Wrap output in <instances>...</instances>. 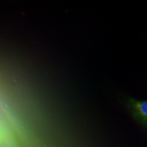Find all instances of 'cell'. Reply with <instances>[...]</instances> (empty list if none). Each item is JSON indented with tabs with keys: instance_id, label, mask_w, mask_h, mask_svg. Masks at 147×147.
Returning <instances> with one entry per match:
<instances>
[{
	"instance_id": "1",
	"label": "cell",
	"mask_w": 147,
	"mask_h": 147,
	"mask_svg": "<svg viewBox=\"0 0 147 147\" xmlns=\"http://www.w3.org/2000/svg\"><path fill=\"white\" fill-rule=\"evenodd\" d=\"M123 102L132 117L142 126L147 127V100L125 97Z\"/></svg>"
},
{
	"instance_id": "2",
	"label": "cell",
	"mask_w": 147,
	"mask_h": 147,
	"mask_svg": "<svg viewBox=\"0 0 147 147\" xmlns=\"http://www.w3.org/2000/svg\"><path fill=\"white\" fill-rule=\"evenodd\" d=\"M8 142H10V136L7 134L5 129L0 125V144Z\"/></svg>"
},
{
	"instance_id": "3",
	"label": "cell",
	"mask_w": 147,
	"mask_h": 147,
	"mask_svg": "<svg viewBox=\"0 0 147 147\" xmlns=\"http://www.w3.org/2000/svg\"><path fill=\"white\" fill-rule=\"evenodd\" d=\"M0 147H13L12 146V144H11V142L3 143V144H0Z\"/></svg>"
}]
</instances>
